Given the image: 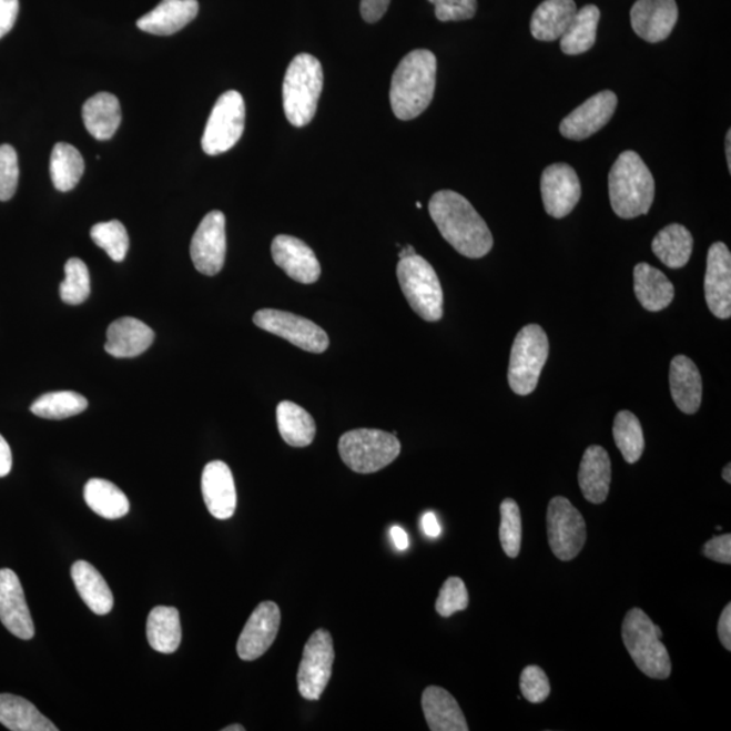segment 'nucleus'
I'll return each mask as SVG.
<instances>
[{
  "mask_svg": "<svg viewBox=\"0 0 731 731\" xmlns=\"http://www.w3.org/2000/svg\"><path fill=\"white\" fill-rule=\"evenodd\" d=\"M612 433L626 463H638L644 450L643 432L638 417L630 410H620L613 422Z\"/></svg>",
  "mask_w": 731,
  "mask_h": 731,
  "instance_id": "obj_39",
  "label": "nucleus"
},
{
  "mask_svg": "<svg viewBox=\"0 0 731 731\" xmlns=\"http://www.w3.org/2000/svg\"><path fill=\"white\" fill-rule=\"evenodd\" d=\"M397 278L410 308L423 321L435 323L444 317V291L438 274L420 255L403 257L397 264Z\"/></svg>",
  "mask_w": 731,
  "mask_h": 731,
  "instance_id": "obj_6",
  "label": "nucleus"
},
{
  "mask_svg": "<svg viewBox=\"0 0 731 731\" xmlns=\"http://www.w3.org/2000/svg\"><path fill=\"white\" fill-rule=\"evenodd\" d=\"M323 88L324 72L321 61L308 53L294 58L282 88L286 119L293 126H306L315 119Z\"/></svg>",
  "mask_w": 731,
  "mask_h": 731,
  "instance_id": "obj_4",
  "label": "nucleus"
},
{
  "mask_svg": "<svg viewBox=\"0 0 731 731\" xmlns=\"http://www.w3.org/2000/svg\"><path fill=\"white\" fill-rule=\"evenodd\" d=\"M579 484L589 502L601 504L607 500L611 485V460L603 447L589 446L583 453Z\"/></svg>",
  "mask_w": 731,
  "mask_h": 731,
  "instance_id": "obj_26",
  "label": "nucleus"
},
{
  "mask_svg": "<svg viewBox=\"0 0 731 731\" xmlns=\"http://www.w3.org/2000/svg\"><path fill=\"white\" fill-rule=\"evenodd\" d=\"M429 216L445 241L460 255L480 260L494 247L487 223L470 202L453 190H440L429 201Z\"/></svg>",
  "mask_w": 731,
  "mask_h": 731,
  "instance_id": "obj_1",
  "label": "nucleus"
},
{
  "mask_svg": "<svg viewBox=\"0 0 731 731\" xmlns=\"http://www.w3.org/2000/svg\"><path fill=\"white\" fill-rule=\"evenodd\" d=\"M12 468V454H11V448L3 438L2 435H0V477H6L9 475Z\"/></svg>",
  "mask_w": 731,
  "mask_h": 731,
  "instance_id": "obj_51",
  "label": "nucleus"
},
{
  "mask_svg": "<svg viewBox=\"0 0 731 731\" xmlns=\"http://www.w3.org/2000/svg\"><path fill=\"white\" fill-rule=\"evenodd\" d=\"M146 638L159 653H174L182 642L180 611L174 607L153 608L146 620Z\"/></svg>",
  "mask_w": 731,
  "mask_h": 731,
  "instance_id": "obj_32",
  "label": "nucleus"
},
{
  "mask_svg": "<svg viewBox=\"0 0 731 731\" xmlns=\"http://www.w3.org/2000/svg\"><path fill=\"white\" fill-rule=\"evenodd\" d=\"M224 731H245V728L242 724H231L229 728H224Z\"/></svg>",
  "mask_w": 731,
  "mask_h": 731,
  "instance_id": "obj_57",
  "label": "nucleus"
},
{
  "mask_svg": "<svg viewBox=\"0 0 731 731\" xmlns=\"http://www.w3.org/2000/svg\"><path fill=\"white\" fill-rule=\"evenodd\" d=\"M82 115L85 129L92 138L100 141L110 140L121 125L119 98L110 92H98L85 101Z\"/></svg>",
  "mask_w": 731,
  "mask_h": 731,
  "instance_id": "obj_27",
  "label": "nucleus"
},
{
  "mask_svg": "<svg viewBox=\"0 0 731 731\" xmlns=\"http://www.w3.org/2000/svg\"><path fill=\"white\" fill-rule=\"evenodd\" d=\"M540 194L549 216L567 217L581 199L579 175L569 164H551L540 177Z\"/></svg>",
  "mask_w": 731,
  "mask_h": 731,
  "instance_id": "obj_14",
  "label": "nucleus"
},
{
  "mask_svg": "<svg viewBox=\"0 0 731 731\" xmlns=\"http://www.w3.org/2000/svg\"><path fill=\"white\" fill-rule=\"evenodd\" d=\"M622 638L632 661L650 679L666 680L671 676L672 662L661 642L662 631L640 608L626 613Z\"/></svg>",
  "mask_w": 731,
  "mask_h": 731,
  "instance_id": "obj_5",
  "label": "nucleus"
},
{
  "mask_svg": "<svg viewBox=\"0 0 731 731\" xmlns=\"http://www.w3.org/2000/svg\"><path fill=\"white\" fill-rule=\"evenodd\" d=\"M520 691L528 702L538 704L550 696V683L542 668L530 666L520 674Z\"/></svg>",
  "mask_w": 731,
  "mask_h": 731,
  "instance_id": "obj_45",
  "label": "nucleus"
},
{
  "mask_svg": "<svg viewBox=\"0 0 731 731\" xmlns=\"http://www.w3.org/2000/svg\"><path fill=\"white\" fill-rule=\"evenodd\" d=\"M334 641L327 630L313 632L298 668V691L306 700H318L327 688L334 667Z\"/></svg>",
  "mask_w": 731,
  "mask_h": 731,
  "instance_id": "obj_11",
  "label": "nucleus"
},
{
  "mask_svg": "<svg viewBox=\"0 0 731 731\" xmlns=\"http://www.w3.org/2000/svg\"><path fill=\"white\" fill-rule=\"evenodd\" d=\"M281 626V610L274 601H263L245 623L237 641V654L243 661L260 659L272 648Z\"/></svg>",
  "mask_w": 731,
  "mask_h": 731,
  "instance_id": "obj_16",
  "label": "nucleus"
},
{
  "mask_svg": "<svg viewBox=\"0 0 731 731\" xmlns=\"http://www.w3.org/2000/svg\"><path fill=\"white\" fill-rule=\"evenodd\" d=\"M153 341L155 334L149 325L138 318L122 317L110 324L104 349L114 358H136L151 347Z\"/></svg>",
  "mask_w": 731,
  "mask_h": 731,
  "instance_id": "obj_23",
  "label": "nucleus"
},
{
  "mask_svg": "<svg viewBox=\"0 0 731 731\" xmlns=\"http://www.w3.org/2000/svg\"><path fill=\"white\" fill-rule=\"evenodd\" d=\"M20 180L18 155L9 144L0 145V201H9L14 196Z\"/></svg>",
  "mask_w": 731,
  "mask_h": 731,
  "instance_id": "obj_44",
  "label": "nucleus"
},
{
  "mask_svg": "<svg viewBox=\"0 0 731 731\" xmlns=\"http://www.w3.org/2000/svg\"><path fill=\"white\" fill-rule=\"evenodd\" d=\"M273 260L280 268L299 284H315L322 267L315 252L297 237L280 235L272 244Z\"/></svg>",
  "mask_w": 731,
  "mask_h": 731,
  "instance_id": "obj_20",
  "label": "nucleus"
},
{
  "mask_svg": "<svg viewBox=\"0 0 731 731\" xmlns=\"http://www.w3.org/2000/svg\"><path fill=\"white\" fill-rule=\"evenodd\" d=\"M190 255L201 274L213 276L223 270L226 255L225 216L223 212L207 213L196 229Z\"/></svg>",
  "mask_w": 731,
  "mask_h": 731,
  "instance_id": "obj_13",
  "label": "nucleus"
},
{
  "mask_svg": "<svg viewBox=\"0 0 731 731\" xmlns=\"http://www.w3.org/2000/svg\"><path fill=\"white\" fill-rule=\"evenodd\" d=\"M254 323L256 327L284 337L305 352L322 354L327 352L329 346V337L323 328L291 312L261 309L255 313Z\"/></svg>",
  "mask_w": 731,
  "mask_h": 731,
  "instance_id": "obj_12",
  "label": "nucleus"
},
{
  "mask_svg": "<svg viewBox=\"0 0 731 731\" xmlns=\"http://www.w3.org/2000/svg\"><path fill=\"white\" fill-rule=\"evenodd\" d=\"M577 12L575 0H545L534 11L530 30L539 41L560 40Z\"/></svg>",
  "mask_w": 731,
  "mask_h": 731,
  "instance_id": "obj_29",
  "label": "nucleus"
},
{
  "mask_svg": "<svg viewBox=\"0 0 731 731\" xmlns=\"http://www.w3.org/2000/svg\"><path fill=\"white\" fill-rule=\"evenodd\" d=\"M600 10L595 4L577 10L567 32L561 37V51L569 57L586 53L595 45Z\"/></svg>",
  "mask_w": 731,
  "mask_h": 731,
  "instance_id": "obj_36",
  "label": "nucleus"
},
{
  "mask_svg": "<svg viewBox=\"0 0 731 731\" xmlns=\"http://www.w3.org/2000/svg\"><path fill=\"white\" fill-rule=\"evenodd\" d=\"M608 192L618 217L631 220L649 213L656 184L648 165L637 152L620 153L608 175Z\"/></svg>",
  "mask_w": 731,
  "mask_h": 731,
  "instance_id": "obj_3",
  "label": "nucleus"
},
{
  "mask_svg": "<svg viewBox=\"0 0 731 731\" xmlns=\"http://www.w3.org/2000/svg\"><path fill=\"white\" fill-rule=\"evenodd\" d=\"M704 557L710 558V560L720 562V564H731V536L730 534H724V536L714 537L704 545L703 548Z\"/></svg>",
  "mask_w": 731,
  "mask_h": 731,
  "instance_id": "obj_47",
  "label": "nucleus"
},
{
  "mask_svg": "<svg viewBox=\"0 0 731 731\" xmlns=\"http://www.w3.org/2000/svg\"><path fill=\"white\" fill-rule=\"evenodd\" d=\"M91 238L114 262L125 260L129 250V236L124 225L119 220L100 223L91 229Z\"/></svg>",
  "mask_w": 731,
  "mask_h": 731,
  "instance_id": "obj_41",
  "label": "nucleus"
},
{
  "mask_svg": "<svg viewBox=\"0 0 731 731\" xmlns=\"http://www.w3.org/2000/svg\"><path fill=\"white\" fill-rule=\"evenodd\" d=\"M390 537L393 544H395L396 549L400 551L408 550L409 548V537L408 534L403 530L402 527L393 526L390 528Z\"/></svg>",
  "mask_w": 731,
  "mask_h": 731,
  "instance_id": "obj_53",
  "label": "nucleus"
},
{
  "mask_svg": "<svg viewBox=\"0 0 731 731\" xmlns=\"http://www.w3.org/2000/svg\"><path fill=\"white\" fill-rule=\"evenodd\" d=\"M631 27L640 39L656 44L667 40L679 20L676 0H637L630 11Z\"/></svg>",
  "mask_w": 731,
  "mask_h": 731,
  "instance_id": "obj_18",
  "label": "nucleus"
},
{
  "mask_svg": "<svg viewBox=\"0 0 731 731\" xmlns=\"http://www.w3.org/2000/svg\"><path fill=\"white\" fill-rule=\"evenodd\" d=\"M18 11H20V0H0V39L14 27Z\"/></svg>",
  "mask_w": 731,
  "mask_h": 731,
  "instance_id": "obj_48",
  "label": "nucleus"
},
{
  "mask_svg": "<svg viewBox=\"0 0 731 731\" xmlns=\"http://www.w3.org/2000/svg\"><path fill=\"white\" fill-rule=\"evenodd\" d=\"M704 293L712 315L721 321L731 316V254L727 244L711 245L708 270L704 276Z\"/></svg>",
  "mask_w": 731,
  "mask_h": 731,
  "instance_id": "obj_17",
  "label": "nucleus"
},
{
  "mask_svg": "<svg viewBox=\"0 0 731 731\" xmlns=\"http://www.w3.org/2000/svg\"><path fill=\"white\" fill-rule=\"evenodd\" d=\"M422 708L424 717L433 731H468V722L463 710L445 688L428 687L423 692Z\"/></svg>",
  "mask_w": 731,
  "mask_h": 731,
  "instance_id": "obj_25",
  "label": "nucleus"
},
{
  "mask_svg": "<svg viewBox=\"0 0 731 731\" xmlns=\"http://www.w3.org/2000/svg\"><path fill=\"white\" fill-rule=\"evenodd\" d=\"M390 0H362L361 14L368 23H376L388 11Z\"/></svg>",
  "mask_w": 731,
  "mask_h": 731,
  "instance_id": "obj_49",
  "label": "nucleus"
},
{
  "mask_svg": "<svg viewBox=\"0 0 731 731\" xmlns=\"http://www.w3.org/2000/svg\"><path fill=\"white\" fill-rule=\"evenodd\" d=\"M422 528L428 538H438L441 534V527L434 512H426L422 516Z\"/></svg>",
  "mask_w": 731,
  "mask_h": 731,
  "instance_id": "obj_52",
  "label": "nucleus"
},
{
  "mask_svg": "<svg viewBox=\"0 0 731 731\" xmlns=\"http://www.w3.org/2000/svg\"><path fill=\"white\" fill-rule=\"evenodd\" d=\"M618 106V97L610 90L601 91L575 109L561 122L564 138L581 141L593 136L612 119Z\"/></svg>",
  "mask_w": 731,
  "mask_h": 731,
  "instance_id": "obj_15",
  "label": "nucleus"
},
{
  "mask_svg": "<svg viewBox=\"0 0 731 731\" xmlns=\"http://www.w3.org/2000/svg\"><path fill=\"white\" fill-rule=\"evenodd\" d=\"M276 422L282 438L288 446L306 447L312 445L316 436V423L299 405L282 402L276 408Z\"/></svg>",
  "mask_w": 731,
  "mask_h": 731,
  "instance_id": "obj_34",
  "label": "nucleus"
},
{
  "mask_svg": "<svg viewBox=\"0 0 731 731\" xmlns=\"http://www.w3.org/2000/svg\"><path fill=\"white\" fill-rule=\"evenodd\" d=\"M722 477H723V480L727 481L728 484L731 483V465L730 464H728L727 468L723 469Z\"/></svg>",
  "mask_w": 731,
  "mask_h": 731,
  "instance_id": "obj_56",
  "label": "nucleus"
},
{
  "mask_svg": "<svg viewBox=\"0 0 731 731\" xmlns=\"http://www.w3.org/2000/svg\"><path fill=\"white\" fill-rule=\"evenodd\" d=\"M84 500L92 511L109 520L124 518L131 508L124 491L102 478H92L85 484Z\"/></svg>",
  "mask_w": 731,
  "mask_h": 731,
  "instance_id": "obj_35",
  "label": "nucleus"
},
{
  "mask_svg": "<svg viewBox=\"0 0 731 731\" xmlns=\"http://www.w3.org/2000/svg\"><path fill=\"white\" fill-rule=\"evenodd\" d=\"M0 723L12 731H58L33 703L11 693H0Z\"/></svg>",
  "mask_w": 731,
  "mask_h": 731,
  "instance_id": "obj_31",
  "label": "nucleus"
},
{
  "mask_svg": "<svg viewBox=\"0 0 731 731\" xmlns=\"http://www.w3.org/2000/svg\"><path fill=\"white\" fill-rule=\"evenodd\" d=\"M651 250L669 268H683L691 260L693 237L684 225L671 224L657 233Z\"/></svg>",
  "mask_w": 731,
  "mask_h": 731,
  "instance_id": "obj_33",
  "label": "nucleus"
},
{
  "mask_svg": "<svg viewBox=\"0 0 731 731\" xmlns=\"http://www.w3.org/2000/svg\"><path fill=\"white\" fill-rule=\"evenodd\" d=\"M400 451L402 444L396 435L380 429H353L339 440L343 463L361 475L383 470L400 456Z\"/></svg>",
  "mask_w": 731,
  "mask_h": 731,
  "instance_id": "obj_7",
  "label": "nucleus"
},
{
  "mask_svg": "<svg viewBox=\"0 0 731 731\" xmlns=\"http://www.w3.org/2000/svg\"><path fill=\"white\" fill-rule=\"evenodd\" d=\"M549 348L548 335L537 324L526 325L516 335L508 367V384L516 395L528 396L537 389Z\"/></svg>",
  "mask_w": 731,
  "mask_h": 731,
  "instance_id": "obj_8",
  "label": "nucleus"
},
{
  "mask_svg": "<svg viewBox=\"0 0 731 731\" xmlns=\"http://www.w3.org/2000/svg\"><path fill=\"white\" fill-rule=\"evenodd\" d=\"M65 280L60 285V297L69 305H81L90 297L91 281L85 263L71 257L65 263Z\"/></svg>",
  "mask_w": 731,
  "mask_h": 731,
  "instance_id": "obj_40",
  "label": "nucleus"
},
{
  "mask_svg": "<svg viewBox=\"0 0 731 731\" xmlns=\"http://www.w3.org/2000/svg\"><path fill=\"white\" fill-rule=\"evenodd\" d=\"M731 132L729 131L727 134V159H728V165H729V172H731Z\"/></svg>",
  "mask_w": 731,
  "mask_h": 731,
  "instance_id": "obj_54",
  "label": "nucleus"
},
{
  "mask_svg": "<svg viewBox=\"0 0 731 731\" xmlns=\"http://www.w3.org/2000/svg\"><path fill=\"white\" fill-rule=\"evenodd\" d=\"M200 11L199 0H162L138 21V28L145 33L171 35L195 20Z\"/></svg>",
  "mask_w": 731,
  "mask_h": 731,
  "instance_id": "obj_22",
  "label": "nucleus"
},
{
  "mask_svg": "<svg viewBox=\"0 0 731 731\" xmlns=\"http://www.w3.org/2000/svg\"><path fill=\"white\" fill-rule=\"evenodd\" d=\"M634 292L643 308L649 312L668 308L674 298L672 282L648 263H638L634 268Z\"/></svg>",
  "mask_w": 731,
  "mask_h": 731,
  "instance_id": "obj_28",
  "label": "nucleus"
},
{
  "mask_svg": "<svg viewBox=\"0 0 731 731\" xmlns=\"http://www.w3.org/2000/svg\"><path fill=\"white\" fill-rule=\"evenodd\" d=\"M415 254H416L415 248L412 247V245H407V247H405V248L400 252V260H403V257H408V256H412V255H415Z\"/></svg>",
  "mask_w": 731,
  "mask_h": 731,
  "instance_id": "obj_55",
  "label": "nucleus"
},
{
  "mask_svg": "<svg viewBox=\"0 0 731 731\" xmlns=\"http://www.w3.org/2000/svg\"><path fill=\"white\" fill-rule=\"evenodd\" d=\"M84 174V161L75 146L67 143L54 145L51 156V177L59 192H71Z\"/></svg>",
  "mask_w": 731,
  "mask_h": 731,
  "instance_id": "obj_37",
  "label": "nucleus"
},
{
  "mask_svg": "<svg viewBox=\"0 0 731 731\" xmlns=\"http://www.w3.org/2000/svg\"><path fill=\"white\" fill-rule=\"evenodd\" d=\"M201 487L207 511L214 518L226 520L235 515L237 495L235 480H233L229 465L223 460L209 463L202 471Z\"/></svg>",
  "mask_w": 731,
  "mask_h": 731,
  "instance_id": "obj_21",
  "label": "nucleus"
},
{
  "mask_svg": "<svg viewBox=\"0 0 731 731\" xmlns=\"http://www.w3.org/2000/svg\"><path fill=\"white\" fill-rule=\"evenodd\" d=\"M441 22L466 21L476 16L477 0H428Z\"/></svg>",
  "mask_w": 731,
  "mask_h": 731,
  "instance_id": "obj_46",
  "label": "nucleus"
},
{
  "mask_svg": "<svg viewBox=\"0 0 731 731\" xmlns=\"http://www.w3.org/2000/svg\"><path fill=\"white\" fill-rule=\"evenodd\" d=\"M549 545L561 561L575 560L587 540L586 519L567 497L557 496L548 508Z\"/></svg>",
  "mask_w": 731,
  "mask_h": 731,
  "instance_id": "obj_10",
  "label": "nucleus"
},
{
  "mask_svg": "<svg viewBox=\"0 0 731 731\" xmlns=\"http://www.w3.org/2000/svg\"><path fill=\"white\" fill-rule=\"evenodd\" d=\"M500 542L509 558L519 556L521 548V515L518 502L506 499L501 502Z\"/></svg>",
  "mask_w": 731,
  "mask_h": 731,
  "instance_id": "obj_42",
  "label": "nucleus"
},
{
  "mask_svg": "<svg viewBox=\"0 0 731 731\" xmlns=\"http://www.w3.org/2000/svg\"><path fill=\"white\" fill-rule=\"evenodd\" d=\"M245 126V104L241 92L226 91L214 104L206 122L202 150L209 156L229 152L242 139Z\"/></svg>",
  "mask_w": 731,
  "mask_h": 731,
  "instance_id": "obj_9",
  "label": "nucleus"
},
{
  "mask_svg": "<svg viewBox=\"0 0 731 731\" xmlns=\"http://www.w3.org/2000/svg\"><path fill=\"white\" fill-rule=\"evenodd\" d=\"M671 395L678 408L687 415L697 414L702 405L703 383L699 368L686 355H678L669 368Z\"/></svg>",
  "mask_w": 731,
  "mask_h": 731,
  "instance_id": "obj_24",
  "label": "nucleus"
},
{
  "mask_svg": "<svg viewBox=\"0 0 731 731\" xmlns=\"http://www.w3.org/2000/svg\"><path fill=\"white\" fill-rule=\"evenodd\" d=\"M718 636L727 650H731V605L723 608L720 622H718Z\"/></svg>",
  "mask_w": 731,
  "mask_h": 731,
  "instance_id": "obj_50",
  "label": "nucleus"
},
{
  "mask_svg": "<svg viewBox=\"0 0 731 731\" xmlns=\"http://www.w3.org/2000/svg\"><path fill=\"white\" fill-rule=\"evenodd\" d=\"M436 85V58L427 49L412 51L398 64L390 84V104L398 120L419 116L432 103Z\"/></svg>",
  "mask_w": 731,
  "mask_h": 731,
  "instance_id": "obj_2",
  "label": "nucleus"
},
{
  "mask_svg": "<svg viewBox=\"0 0 731 731\" xmlns=\"http://www.w3.org/2000/svg\"><path fill=\"white\" fill-rule=\"evenodd\" d=\"M88 407L85 397L75 392L63 390L42 395L32 404L30 410L42 419L63 420L82 414Z\"/></svg>",
  "mask_w": 731,
  "mask_h": 731,
  "instance_id": "obj_38",
  "label": "nucleus"
},
{
  "mask_svg": "<svg viewBox=\"0 0 731 731\" xmlns=\"http://www.w3.org/2000/svg\"><path fill=\"white\" fill-rule=\"evenodd\" d=\"M73 583L85 606L97 616H108L113 610L114 596L106 580L91 564L77 561L72 565Z\"/></svg>",
  "mask_w": 731,
  "mask_h": 731,
  "instance_id": "obj_30",
  "label": "nucleus"
},
{
  "mask_svg": "<svg viewBox=\"0 0 731 731\" xmlns=\"http://www.w3.org/2000/svg\"><path fill=\"white\" fill-rule=\"evenodd\" d=\"M468 606L469 593L465 582L459 577L447 579L436 600V612L440 617L448 618L458 611H465Z\"/></svg>",
  "mask_w": 731,
  "mask_h": 731,
  "instance_id": "obj_43",
  "label": "nucleus"
},
{
  "mask_svg": "<svg viewBox=\"0 0 731 731\" xmlns=\"http://www.w3.org/2000/svg\"><path fill=\"white\" fill-rule=\"evenodd\" d=\"M0 622L21 640H32L34 637V623L22 583L10 569H0Z\"/></svg>",
  "mask_w": 731,
  "mask_h": 731,
  "instance_id": "obj_19",
  "label": "nucleus"
},
{
  "mask_svg": "<svg viewBox=\"0 0 731 731\" xmlns=\"http://www.w3.org/2000/svg\"><path fill=\"white\" fill-rule=\"evenodd\" d=\"M416 207L422 209V204H420V202H417Z\"/></svg>",
  "mask_w": 731,
  "mask_h": 731,
  "instance_id": "obj_58",
  "label": "nucleus"
}]
</instances>
